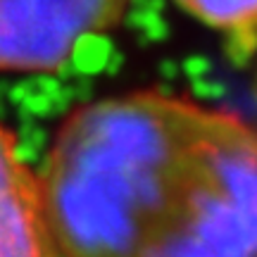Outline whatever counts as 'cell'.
<instances>
[{
    "instance_id": "cell-3",
    "label": "cell",
    "mask_w": 257,
    "mask_h": 257,
    "mask_svg": "<svg viewBox=\"0 0 257 257\" xmlns=\"http://www.w3.org/2000/svg\"><path fill=\"white\" fill-rule=\"evenodd\" d=\"M0 257H57L43 212L38 174L0 121Z\"/></svg>"
},
{
    "instance_id": "cell-1",
    "label": "cell",
    "mask_w": 257,
    "mask_h": 257,
    "mask_svg": "<svg viewBox=\"0 0 257 257\" xmlns=\"http://www.w3.org/2000/svg\"><path fill=\"white\" fill-rule=\"evenodd\" d=\"M57 257H257V128L162 91L60 124L38 172Z\"/></svg>"
},
{
    "instance_id": "cell-4",
    "label": "cell",
    "mask_w": 257,
    "mask_h": 257,
    "mask_svg": "<svg viewBox=\"0 0 257 257\" xmlns=\"http://www.w3.org/2000/svg\"><path fill=\"white\" fill-rule=\"evenodd\" d=\"M193 19L226 38L231 57L257 55V0H174Z\"/></svg>"
},
{
    "instance_id": "cell-2",
    "label": "cell",
    "mask_w": 257,
    "mask_h": 257,
    "mask_svg": "<svg viewBox=\"0 0 257 257\" xmlns=\"http://www.w3.org/2000/svg\"><path fill=\"white\" fill-rule=\"evenodd\" d=\"M131 0H0V72H55L86 38L114 29Z\"/></svg>"
}]
</instances>
